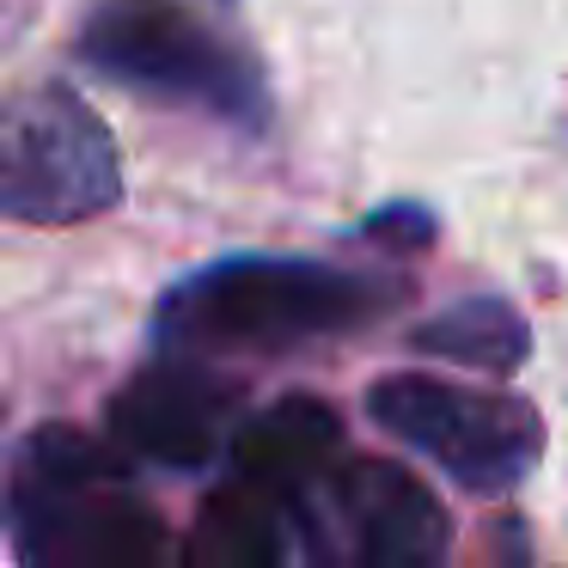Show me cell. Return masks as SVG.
<instances>
[{
    "mask_svg": "<svg viewBox=\"0 0 568 568\" xmlns=\"http://www.w3.org/2000/svg\"><path fill=\"white\" fill-rule=\"evenodd\" d=\"M409 348L440 355V361L470 367V373H514V367H526V355H531V331L507 300L477 294V300H458V306L434 312L428 324H416V331H409Z\"/></svg>",
    "mask_w": 568,
    "mask_h": 568,
    "instance_id": "9",
    "label": "cell"
},
{
    "mask_svg": "<svg viewBox=\"0 0 568 568\" xmlns=\"http://www.w3.org/2000/svg\"><path fill=\"white\" fill-rule=\"evenodd\" d=\"M367 416L470 495H507L544 453V422L526 397L392 373L367 392Z\"/></svg>",
    "mask_w": 568,
    "mask_h": 568,
    "instance_id": "4",
    "label": "cell"
},
{
    "mask_svg": "<svg viewBox=\"0 0 568 568\" xmlns=\"http://www.w3.org/2000/svg\"><path fill=\"white\" fill-rule=\"evenodd\" d=\"M123 165L111 129L68 80L19 92L0 129V214L19 226H80L116 209Z\"/></svg>",
    "mask_w": 568,
    "mask_h": 568,
    "instance_id": "5",
    "label": "cell"
},
{
    "mask_svg": "<svg viewBox=\"0 0 568 568\" xmlns=\"http://www.w3.org/2000/svg\"><path fill=\"white\" fill-rule=\"evenodd\" d=\"M404 300L392 275H355L312 257H221L165 287L153 348L165 355H287L379 324Z\"/></svg>",
    "mask_w": 568,
    "mask_h": 568,
    "instance_id": "1",
    "label": "cell"
},
{
    "mask_svg": "<svg viewBox=\"0 0 568 568\" xmlns=\"http://www.w3.org/2000/svg\"><path fill=\"white\" fill-rule=\"evenodd\" d=\"M336 440H343V428H336L331 404H318V397H287V404L263 409L257 422L239 428L233 483L251 489V495H263L275 514L300 519L312 507V483H318V470L336 458ZM300 526H306V519H300Z\"/></svg>",
    "mask_w": 568,
    "mask_h": 568,
    "instance_id": "8",
    "label": "cell"
},
{
    "mask_svg": "<svg viewBox=\"0 0 568 568\" xmlns=\"http://www.w3.org/2000/svg\"><path fill=\"white\" fill-rule=\"evenodd\" d=\"M13 531L31 562L123 568L160 544L153 507L129 495L123 470L68 422H43L13 458Z\"/></svg>",
    "mask_w": 568,
    "mask_h": 568,
    "instance_id": "3",
    "label": "cell"
},
{
    "mask_svg": "<svg viewBox=\"0 0 568 568\" xmlns=\"http://www.w3.org/2000/svg\"><path fill=\"white\" fill-rule=\"evenodd\" d=\"M245 422V385L209 355H165L111 397V440L160 470H202Z\"/></svg>",
    "mask_w": 568,
    "mask_h": 568,
    "instance_id": "6",
    "label": "cell"
},
{
    "mask_svg": "<svg viewBox=\"0 0 568 568\" xmlns=\"http://www.w3.org/2000/svg\"><path fill=\"white\" fill-rule=\"evenodd\" d=\"M74 55L116 87L221 116L233 129L270 123L263 68L178 0H99L80 26Z\"/></svg>",
    "mask_w": 568,
    "mask_h": 568,
    "instance_id": "2",
    "label": "cell"
},
{
    "mask_svg": "<svg viewBox=\"0 0 568 568\" xmlns=\"http://www.w3.org/2000/svg\"><path fill=\"white\" fill-rule=\"evenodd\" d=\"M324 501L336 507L343 550L367 568H422V562H440L446 544H453L440 501L397 465L361 458L355 470L331 477Z\"/></svg>",
    "mask_w": 568,
    "mask_h": 568,
    "instance_id": "7",
    "label": "cell"
}]
</instances>
